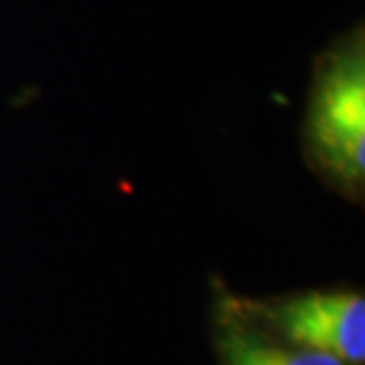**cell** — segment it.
Masks as SVG:
<instances>
[{
  "label": "cell",
  "mask_w": 365,
  "mask_h": 365,
  "mask_svg": "<svg viewBox=\"0 0 365 365\" xmlns=\"http://www.w3.org/2000/svg\"><path fill=\"white\" fill-rule=\"evenodd\" d=\"M302 150L316 176L351 202L365 187V26L334 36L313 57Z\"/></svg>",
  "instance_id": "cell-1"
},
{
  "label": "cell",
  "mask_w": 365,
  "mask_h": 365,
  "mask_svg": "<svg viewBox=\"0 0 365 365\" xmlns=\"http://www.w3.org/2000/svg\"><path fill=\"white\" fill-rule=\"evenodd\" d=\"M232 311L259 320L284 344L341 361H365V297L356 289H309L297 294L250 302L223 292Z\"/></svg>",
  "instance_id": "cell-2"
},
{
  "label": "cell",
  "mask_w": 365,
  "mask_h": 365,
  "mask_svg": "<svg viewBox=\"0 0 365 365\" xmlns=\"http://www.w3.org/2000/svg\"><path fill=\"white\" fill-rule=\"evenodd\" d=\"M223 306V323L218 327V354L221 365H344L332 356L306 351L280 339L266 337L254 330L250 320L237 316L228 304Z\"/></svg>",
  "instance_id": "cell-3"
}]
</instances>
